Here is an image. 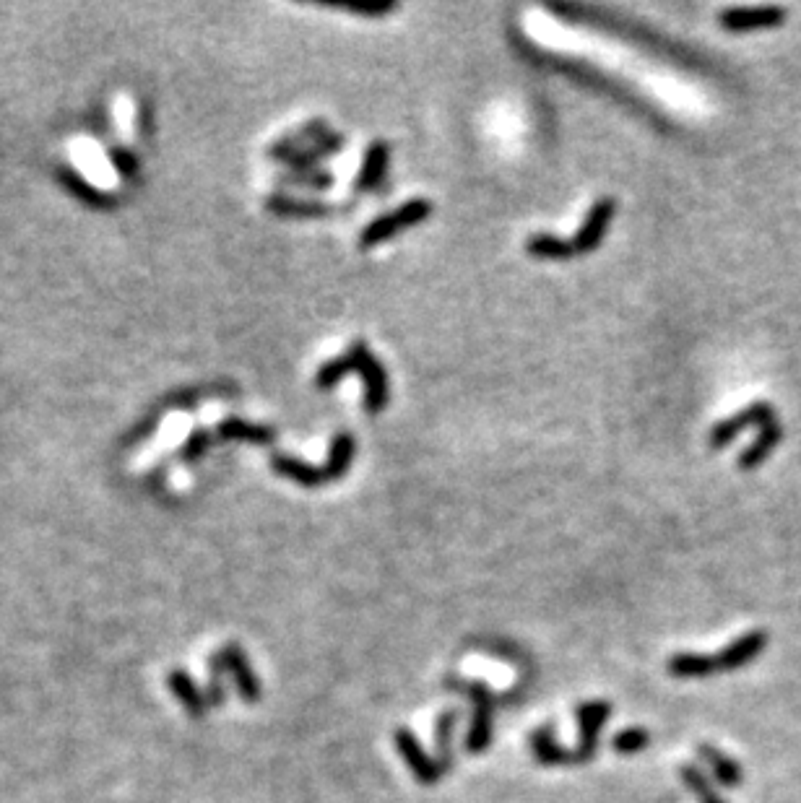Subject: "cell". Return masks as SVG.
<instances>
[{"mask_svg": "<svg viewBox=\"0 0 801 803\" xmlns=\"http://www.w3.org/2000/svg\"><path fill=\"white\" fill-rule=\"evenodd\" d=\"M349 372H357L365 380V411L370 416L385 411L388 401H391V388H388V372H385L383 362L375 359L370 346L365 341H354L346 349L344 357H336L326 362L315 375V388L328 390L336 383H341Z\"/></svg>", "mask_w": 801, "mask_h": 803, "instance_id": "6da1fadb", "label": "cell"}, {"mask_svg": "<svg viewBox=\"0 0 801 803\" xmlns=\"http://www.w3.org/2000/svg\"><path fill=\"white\" fill-rule=\"evenodd\" d=\"M768 645V632L755 629L747 632L739 640H734L729 648L718 655H697V653H679L669 658V674L677 679H703V676L723 674V671H736V668L747 666L762 655Z\"/></svg>", "mask_w": 801, "mask_h": 803, "instance_id": "7a4b0ae2", "label": "cell"}, {"mask_svg": "<svg viewBox=\"0 0 801 803\" xmlns=\"http://www.w3.org/2000/svg\"><path fill=\"white\" fill-rule=\"evenodd\" d=\"M354 453H357V445H354L352 434L339 432L333 434L326 466L315 468L310 466V463H305V460L292 458V455H274V458H271V468H274L276 473H281V476L297 481V484L315 489V486H326L333 484V481L344 479L346 471L352 468Z\"/></svg>", "mask_w": 801, "mask_h": 803, "instance_id": "3957f363", "label": "cell"}, {"mask_svg": "<svg viewBox=\"0 0 801 803\" xmlns=\"http://www.w3.org/2000/svg\"><path fill=\"white\" fill-rule=\"evenodd\" d=\"M432 216V203L424 201V198H414V201H406L404 206H398L396 211L391 214L378 216L375 221H370L362 234H359V247L362 250H370V247L380 245V242L393 240L396 234H401L404 229L417 227L422 221H427Z\"/></svg>", "mask_w": 801, "mask_h": 803, "instance_id": "277c9868", "label": "cell"}, {"mask_svg": "<svg viewBox=\"0 0 801 803\" xmlns=\"http://www.w3.org/2000/svg\"><path fill=\"white\" fill-rule=\"evenodd\" d=\"M450 684H456L453 689L469 694L471 700L476 702L471 731L466 736V752L482 754L489 746V741H492V692L479 681H450Z\"/></svg>", "mask_w": 801, "mask_h": 803, "instance_id": "5b68a950", "label": "cell"}, {"mask_svg": "<svg viewBox=\"0 0 801 803\" xmlns=\"http://www.w3.org/2000/svg\"><path fill=\"white\" fill-rule=\"evenodd\" d=\"M216 661L222 663L224 674H229L232 679H235V687H237V694H240L242 700L245 702H258L261 700V679L255 676V671L250 668V661L248 655H245V650L237 645V642H227L219 653L214 655Z\"/></svg>", "mask_w": 801, "mask_h": 803, "instance_id": "8992f818", "label": "cell"}, {"mask_svg": "<svg viewBox=\"0 0 801 803\" xmlns=\"http://www.w3.org/2000/svg\"><path fill=\"white\" fill-rule=\"evenodd\" d=\"M614 214H617V201L614 198H599V201L588 208L586 219H583L580 229L575 232L573 240H570L575 255H588L601 245L606 227L614 219Z\"/></svg>", "mask_w": 801, "mask_h": 803, "instance_id": "52a82bcc", "label": "cell"}, {"mask_svg": "<svg viewBox=\"0 0 801 803\" xmlns=\"http://www.w3.org/2000/svg\"><path fill=\"white\" fill-rule=\"evenodd\" d=\"M770 421H775V411L770 403L765 401H757L752 403V406H747L744 411H739V414L729 416V419L718 421L716 427L710 429V447L713 450H721V447L729 445L731 440H734L736 434L744 432L747 427H765V424H770Z\"/></svg>", "mask_w": 801, "mask_h": 803, "instance_id": "ba28073f", "label": "cell"}, {"mask_svg": "<svg viewBox=\"0 0 801 803\" xmlns=\"http://www.w3.org/2000/svg\"><path fill=\"white\" fill-rule=\"evenodd\" d=\"M609 715H612V705L604 700L583 702V705L578 707L580 744L578 749H575V765L593 759V754H596V744H599L601 726H604Z\"/></svg>", "mask_w": 801, "mask_h": 803, "instance_id": "9c48e42d", "label": "cell"}, {"mask_svg": "<svg viewBox=\"0 0 801 803\" xmlns=\"http://www.w3.org/2000/svg\"><path fill=\"white\" fill-rule=\"evenodd\" d=\"M786 21V11L778 6L760 8H729L721 13V26L726 32H755V29H773Z\"/></svg>", "mask_w": 801, "mask_h": 803, "instance_id": "30bf717a", "label": "cell"}, {"mask_svg": "<svg viewBox=\"0 0 801 803\" xmlns=\"http://www.w3.org/2000/svg\"><path fill=\"white\" fill-rule=\"evenodd\" d=\"M393 739H396L398 754H401V757H404L406 762H409L411 772H414V778H417L419 783L432 785V783H437V780L443 778V775H445L443 767L437 765V759H432V757H427V754H424V749L419 746L417 736H414V733H411L409 728H398Z\"/></svg>", "mask_w": 801, "mask_h": 803, "instance_id": "8fae6325", "label": "cell"}, {"mask_svg": "<svg viewBox=\"0 0 801 803\" xmlns=\"http://www.w3.org/2000/svg\"><path fill=\"white\" fill-rule=\"evenodd\" d=\"M388 164H391V146L385 141H372L367 146L365 162H362L357 180H354V190L357 193H380L385 180H388Z\"/></svg>", "mask_w": 801, "mask_h": 803, "instance_id": "7c38bea8", "label": "cell"}, {"mask_svg": "<svg viewBox=\"0 0 801 803\" xmlns=\"http://www.w3.org/2000/svg\"><path fill=\"white\" fill-rule=\"evenodd\" d=\"M167 684H170V692L180 700V705L185 707V713H188L190 718H203V715H206V710H209V700H206V694L196 687V681L190 679L185 671H180V668H177V671H170Z\"/></svg>", "mask_w": 801, "mask_h": 803, "instance_id": "4fadbf2b", "label": "cell"}, {"mask_svg": "<svg viewBox=\"0 0 801 803\" xmlns=\"http://www.w3.org/2000/svg\"><path fill=\"white\" fill-rule=\"evenodd\" d=\"M268 211L284 219H320V216L339 214L341 206H328V203H307L292 201L287 195H271L266 201Z\"/></svg>", "mask_w": 801, "mask_h": 803, "instance_id": "5bb4252c", "label": "cell"}, {"mask_svg": "<svg viewBox=\"0 0 801 803\" xmlns=\"http://www.w3.org/2000/svg\"><path fill=\"white\" fill-rule=\"evenodd\" d=\"M531 749H534V757L539 759L541 765L547 767L575 765V752H567V749H562V746L554 741L552 726L536 728L534 736H531Z\"/></svg>", "mask_w": 801, "mask_h": 803, "instance_id": "9a60e30c", "label": "cell"}, {"mask_svg": "<svg viewBox=\"0 0 801 803\" xmlns=\"http://www.w3.org/2000/svg\"><path fill=\"white\" fill-rule=\"evenodd\" d=\"M697 752H700L703 762L710 767V772L716 775V780L723 785V788H736V785H742L744 772L739 762L729 759L723 752H718L716 746L710 744H700Z\"/></svg>", "mask_w": 801, "mask_h": 803, "instance_id": "2e32d148", "label": "cell"}, {"mask_svg": "<svg viewBox=\"0 0 801 803\" xmlns=\"http://www.w3.org/2000/svg\"><path fill=\"white\" fill-rule=\"evenodd\" d=\"M781 434H783V429L778 421H770V424H765V427L760 429V434H757V440L752 442V447H747V450L742 453V458H739V468H742V471H752V468L760 466L762 460L768 458L775 447H778V442H781Z\"/></svg>", "mask_w": 801, "mask_h": 803, "instance_id": "e0dca14e", "label": "cell"}, {"mask_svg": "<svg viewBox=\"0 0 801 803\" xmlns=\"http://www.w3.org/2000/svg\"><path fill=\"white\" fill-rule=\"evenodd\" d=\"M526 253L531 258L539 260H570L575 258L573 245L567 240H560L557 234H547V232H536L531 234L526 240Z\"/></svg>", "mask_w": 801, "mask_h": 803, "instance_id": "ac0fdd59", "label": "cell"}, {"mask_svg": "<svg viewBox=\"0 0 801 803\" xmlns=\"http://www.w3.org/2000/svg\"><path fill=\"white\" fill-rule=\"evenodd\" d=\"M216 432H219L222 440H245L253 442V445H271L274 442V429L250 424L245 419H224Z\"/></svg>", "mask_w": 801, "mask_h": 803, "instance_id": "d6986e66", "label": "cell"}, {"mask_svg": "<svg viewBox=\"0 0 801 803\" xmlns=\"http://www.w3.org/2000/svg\"><path fill=\"white\" fill-rule=\"evenodd\" d=\"M458 723V713L456 710H448V713L440 715L435 728V739H437V765L443 767V772H448L453 767V752H450V741H453V731H456Z\"/></svg>", "mask_w": 801, "mask_h": 803, "instance_id": "ffe728a7", "label": "cell"}, {"mask_svg": "<svg viewBox=\"0 0 801 803\" xmlns=\"http://www.w3.org/2000/svg\"><path fill=\"white\" fill-rule=\"evenodd\" d=\"M58 177L63 180V185H66V188L71 190L76 198H81L84 203H92V206H110V198L99 193V190H94L92 185H89V182L79 175V172H73V169H68V167H60Z\"/></svg>", "mask_w": 801, "mask_h": 803, "instance_id": "44dd1931", "label": "cell"}, {"mask_svg": "<svg viewBox=\"0 0 801 803\" xmlns=\"http://www.w3.org/2000/svg\"><path fill=\"white\" fill-rule=\"evenodd\" d=\"M679 778H682L684 785L700 798V803H726L716 791H713V785H710V780L705 778L703 770H697V767L692 765H682L679 767Z\"/></svg>", "mask_w": 801, "mask_h": 803, "instance_id": "7402d4cb", "label": "cell"}, {"mask_svg": "<svg viewBox=\"0 0 801 803\" xmlns=\"http://www.w3.org/2000/svg\"><path fill=\"white\" fill-rule=\"evenodd\" d=\"M284 185H297L305 190H328L333 185V175L323 172V169H305V172H289L281 175Z\"/></svg>", "mask_w": 801, "mask_h": 803, "instance_id": "603a6c76", "label": "cell"}, {"mask_svg": "<svg viewBox=\"0 0 801 803\" xmlns=\"http://www.w3.org/2000/svg\"><path fill=\"white\" fill-rule=\"evenodd\" d=\"M648 741H651V733L645 731V728H625V731H619L617 736H614V752L617 754H625V757H630V754H640L648 746Z\"/></svg>", "mask_w": 801, "mask_h": 803, "instance_id": "cb8c5ba5", "label": "cell"}, {"mask_svg": "<svg viewBox=\"0 0 801 803\" xmlns=\"http://www.w3.org/2000/svg\"><path fill=\"white\" fill-rule=\"evenodd\" d=\"M331 8L357 13V16H388V13L396 11L398 6L393 0H385V3H341V6H331Z\"/></svg>", "mask_w": 801, "mask_h": 803, "instance_id": "d4e9b609", "label": "cell"}, {"mask_svg": "<svg viewBox=\"0 0 801 803\" xmlns=\"http://www.w3.org/2000/svg\"><path fill=\"white\" fill-rule=\"evenodd\" d=\"M222 676H224V668L222 663L216 661L214 655H211V676H209V692H206V700H209V707H216V705H224V687H222Z\"/></svg>", "mask_w": 801, "mask_h": 803, "instance_id": "484cf974", "label": "cell"}, {"mask_svg": "<svg viewBox=\"0 0 801 803\" xmlns=\"http://www.w3.org/2000/svg\"><path fill=\"white\" fill-rule=\"evenodd\" d=\"M209 442H211L209 432H203V429H198V432H193V434H190L188 445H185V458H188V460L198 458V455H201L203 450L209 447Z\"/></svg>", "mask_w": 801, "mask_h": 803, "instance_id": "4316f807", "label": "cell"}, {"mask_svg": "<svg viewBox=\"0 0 801 803\" xmlns=\"http://www.w3.org/2000/svg\"><path fill=\"white\" fill-rule=\"evenodd\" d=\"M112 159H115V164H118V169L123 175H136V164H138L136 156L125 154V151H115Z\"/></svg>", "mask_w": 801, "mask_h": 803, "instance_id": "83f0119b", "label": "cell"}]
</instances>
